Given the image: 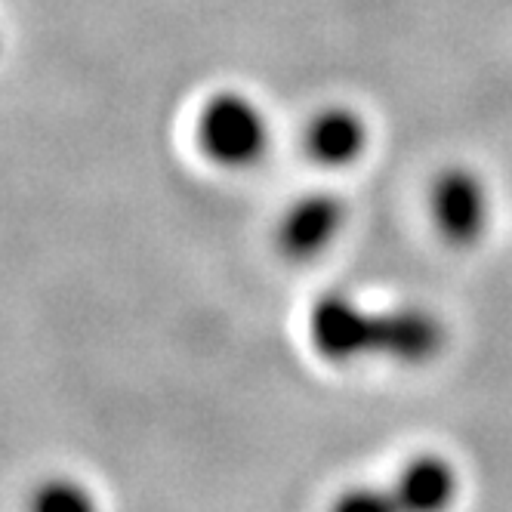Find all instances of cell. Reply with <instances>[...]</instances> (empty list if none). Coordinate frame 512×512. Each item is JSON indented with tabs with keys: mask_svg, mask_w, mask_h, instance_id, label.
<instances>
[{
	"mask_svg": "<svg viewBox=\"0 0 512 512\" xmlns=\"http://www.w3.org/2000/svg\"><path fill=\"white\" fill-rule=\"evenodd\" d=\"M198 149L219 167L244 170L269 152V121L260 105L241 93H216L195 124Z\"/></svg>",
	"mask_w": 512,
	"mask_h": 512,
	"instance_id": "cell-2",
	"label": "cell"
},
{
	"mask_svg": "<svg viewBox=\"0 0 512 512\" xmlns=\"http://www.w3.org/2000/svg\"><path fill=\"white\" fill-rule=\"evenodd\" d=\"M31 506L41 512H62V509H90L93 500L87 497V491L75 482L65 479H50L44 482L31 497Z\"/></svg>",
	"mask_w": 512,
	"mask_h": 512,
	"instance_id": "cell-7",
	"label": "cell"
},
{
	"mask_svg": "<svg viewBox=\"0 0 512 512\" xmlns=\"http://www.w3.org/2000/svg\"><path fill=\"white\" fill-rule=\"evenodd\" d=\"M340 509H395L392 494L380 491H352L340 500Z\"/></svg>",
	"mask_w": 512,
	"mask_h": 512,
	"instance_id": "cell-8",
	"label": "cell"
},
{
	"mask_svg": "<svg viewBox=\"0 0 512 512\" xmlns=\"http://www.w3.org/2000/svg\"><path fill=\"white\" fill-rule=\"evenodd\" d=\"M306 155L321 167H349L368 149V124L346 105H327L312 115L303 133Z\"/></svg>",
	"mask_w": 512,
	"mask_h": 512,
	"instance_id": "cell-5",
	"label": "cell"
},
{
	"mask_svg": "<svg viewBox=\"0 0 512 512\" xmlns=\"http://www.w3.org/2000/svg\"><path fill=\"white\" fill-rule=\"evenodd\" d=\"M392 503L395 509H420L432 512L442 509L457 494V472L454 466L438 454H420L405 463L392 485Z\"/></svg>",
	"mask_w": 512,
	"mask_h": 512,
	"instance_id": "cell-6",
	"label": "cell"
},
{
	"mask_svg": "<svg viewBox=\"0 0 512 512\" xmlns=\"http://www.w3.org/2000/svg\"><path fill=\"white\" fill-rule=\"evenodd\" d=\"M445 324L426 309H361L343 294H324L309 312V343L331 364L358 358L432 361L445 349Z\"/></svg>",
	"mask_w": 512,
	"mask_h": 512,
	"instance_id": "cell-1",
	"label": "cell"
},
{
	"mask_svg": "<svg viewBox=\"0 0 512 512\" xmlns=\"http://www.w3.org/2000/svg\"><path fill=\"white\" fill-rule=\"evenodd\" d=\"M346 223V207L337 195L315 192L306 198H297L281 216L275 229V244L281 256L294 263L312 260L321 250L331 247V241L340 235Z\"/></svg>",
	"mask_w": 512,
	"mask_h": 512,
	"instance_id": "cell-4",
	"label": "cell"
},
{
	"mask_svg": "<svg viewBox=\"0 0 512 512\" xmlns=\"http://www.w3.org/2000/svg\"><path fill=\"white\" fill-rule=\"evenodd\" d=\"M432 226L451 247H472L488 229V189L482 176L469 167H448L435 176L432 195Z\"/></svg>",
	"mask_w": 512,
	"mask_h": 512,
	"instance_id": "cell-3",
	"label": "cell"
}]
</instances>
